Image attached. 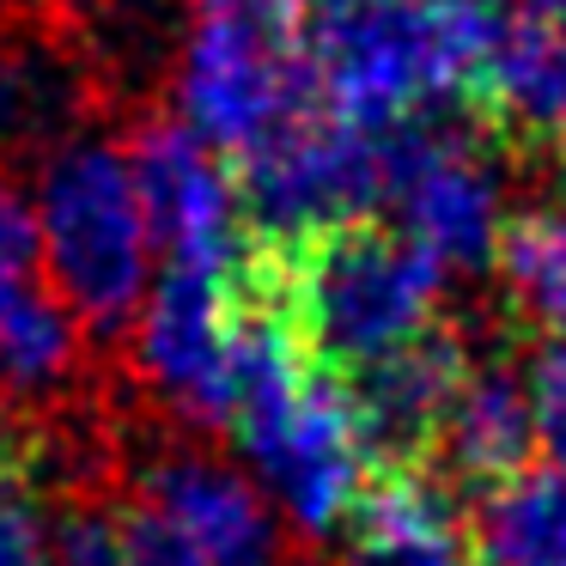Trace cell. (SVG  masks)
Segmentation results:
<instances>
[{"label":"cell","mask_w":566,"mask_h":566,"mask_svg":"<svg viewBox=\"0 0 566 566\" xmlns=\"http://www.w3.org/2000/svg\"><path fill=\"white\" fill-rule=\"evenodd\" d=\"M524 390L536 415V451L566 463V329H542V342L524 354Z\"/></svg>","instance_id":"cell-17"},{"label":"cell","mask_w":566,"mask_h":566,"mask_svg":"<svg viewBox=\"0 0 566 566\" xmlns=\"http://www.w3.org/2000/svg\"><path fill=\"white\" fill-rule=\"evenodd\" d=\"M317 104L311 19L298 0H189L177 43V116L238 159Z\"/></svg>","instance_id":"cell-4"},{"label":"cell","mask_w":566,"mask_h":566,"mask_svg":"<svg viewBox=\"0 0 566 566\" xmlns=\"http://www.w3.org/2000/svg\"><path fill=\"white\" fill-rule=\"evenodd\" d=\"M128 171L165 262H220V269L250 262L238 165L184 116H147L128 135Z\"/></svg>","instance_id":"cell-8"},{"label":"cell","mask_w":566,"mask_h":566,"mask_svg":"<svg viewBox=\"0 0 566 566\" xmlns=\"http://www.w3.org/2000/svg\"><path fill=\"white\" fill-rule=\"evenodd\" d=\"M238 196L256 250H298L384 208V135L305 104L238 153Z\"/></svg>","instance_id":"cell-5"},{"label":"cell","mask_w":566,"mask_h":566,"mask_svg":"<svg viewBox=\"0 0 566 566\" xmlns=\"http://www.w3.org/2000/svg\"><path fill=\"white\" fill-rule=\"evenodd\" d=\"M116 517H123V566H208L201 548L184 536V524L171 512H159L153 500H140V493Z\"/></svg>","instance_id":"cell-20"},{"label":"cell","mask_w":566,"mask_h":566,"mask_svg":"<svg viewBox=\"0 0 566 566\" xmlns=\"http://www.w3.org/2000/svg\"><path fill=\"white\" fill-rule=\"evenodd\" d=\"M384 208L396 213V232H408L451 274L493 269L517 213L500 147L432 116L384 135Z\"/></svg>","instance_id":"cell-6"},{"label":"cell","mask_w":566,"mask_h":566,"mask_svg":"<svg viewBox=\"0 0 566 566\" xmlns=\"http://www.w3.org/2000/svg\"><path fill=\"white\" fill-rule=\"evenodd\" d=\"M359 566H481L475 548L457 536H432V542H415V548H396V554H371Z\"/></svg>","instance_id":"cell-22"},{"label":"cell","mask_w":566,"mask_h":566,"mask_svg":"<svg viewBox=\"0 0 566 566\" xmlns=\"http://www.w3.org/2000/svg\"><path fill=\"white\" fill-rule=\"evenodd\" d=\"M86 111L74 62L43 38H19L0 25V153H50L74 135Z\"/></svg>","instance_id":"cell-15"},{"label":"cell","mask_w":566,"mask_h":566,"mask_svg":"<svg viewBox=\"0 0 566 566\" xmlns=\"http://www.w3.org/2000/svg\"><path fill=\"white\" fill-rule=\"evenodd\" d=\"M505 19L500 0H329L311 13L317 104L396 135L475 92Z\"/></svg>","instance_id":"cell-1"},{"label":"cell","mask_w":566,"mask_h":566,"mask_svg":"<svg viewBox=\"0 0 566 566\" xmlns=\"http://www.w3.org/2000/svg\"><path fill=\"white\" fill-rule=\"evenodd\" d=\"M38 238L43 274L74 305L92 335H116L135 323L153 286V226L140 208L128 147L98 135H67L38 159Z\"/></svg>","instance_id":"cell-3"},{"label":"cell","mask_w":566,"mask_h":566,"mask_svg":"<svg viewBox=\"0 0 566 566\" xmlns=\"http://www.w3.org/2000/svg\"><path fill=\"white\" fill-rule=\"evenodd\" d=\"M536 457V415H530L524 366L505 359H469L463 384L451 396V415L439 427L432 463L444 469L451 488H493L517 475Z\"/></svg>","instance_id":"cell-11"},{"label":"cell","mask_w":566,"mask_h":566,"mask_svg":"<svg viewBox=\"0 0 566 566\" xmlns=\"http://www.w3.org/2000/svg\"><path fill=\"white\" fill-rule=\"evenodd\" d=\"M140 500L171 512L208 566H286L293 530L244 463L171 444L140 463Z\"/></svg>","instance_id":"cell-9"},{"label":"cell","mask_w":566,"mask_h":566,"mask_svg":"<svg viewBox=\"0 0 566 566\" xmlns=\"http://www.w3.org/2000/svg\"><path fill=\"white\" fill-rule=\"evenodd\" d=\"M50 566H123V517L104 505H62L50 517Z\"/></svg>","instance_id":"cell-19"},{"label":"cell","mask_w":566,"mask_h":566,"mask_svg":"<svg viewBox=\"0 0 566 566\" xmlns=\"http://www.w3.org/2000/svg\"><path fill=\"white\" fill-rule=\"evenodd\" d=\"M238 317H244V269L165 262L128 323V359L140 384L201 432H226L232 420Z\"/></svg>","instance_id":"cell-7"},{"label":"cell","mask_w":566,"mask_h":566,"mask_svg":"<svg viewBox=\"0 0 566 566\" xmlns=\"http://www.w3.org/2000/svg\"><path fill=\"white\" fill-rule=\"evenodd\" d=\"M493 269L517 317L536 329H566V196L517 208Z\"/></svg>","instance_id":"cell-16"},{"label":"cell","mask_w":566,"mask_h":566,"mask_svg":"<svg viewBox=\"0 0 566 566\" xmlns=\"http://www.w3.org/2000/svg\"><path fill=\"white\" fill-rule=\"evenodd\" d=\"M469 359H475L469 342L439 323V329H427L420 342L396 347L390 359L342 378L378 469L432 463V444H439V427H444V415H451V396H457V384H463Z\"/></svg>","instance_id":"cell-10"},{"label":"cell","mask_w":566,"mask_h":566,"mask_svg":"<svg viewBox=\"0 0 566 566\" xmlns=\"http://www.w3.org/2000/svg\"><path fill=\"white\" fill-rule=\"evenodd\" d=\"M469 548L481 566H566V463H524L469 505Z\"/></svg>","instance_id":"cell-13"},{"label":"cell","mask_w":566,"mask_h":566,"mask_svg":"<svg viewBox=\"0 0 566 566\" xmlns=\"http://www.w3.org/2000/svg\"><path fill=\"white\" fill-rule=\"evenodd\" d=\"M554 147H560V171H566V135H560V140H554Z\"/></svg>","instance_id":"cell-24"},{"label":"cell","mask_w":566,"mask_h":566,"mask_svg":"<svg viewBox=\"0 0 566 566\" xmlns=\"http://www.w3.org/2000/svg\"><path fill=\"white\" fill-rule=\"evenodd\" d=\"M475 104L512 140L566 135V13H512L481 62Z\"/></svg>","instance_id":"cell-12"},{"label":"cell","mask_w":566,"mask_h":566,"mask_svg":"<svg viewBox=\"0 0 566 566\" xmlns=\"http://www.w3.org/2000/svg\"><path fill=\"white\" fill-rule=\"evenodd\" d=\"M43 274V238H38V201L0 171V286Z\"/></svg>","instance_id":"cell-21"},{"label":"cell","mask_w":566,"mask_h":566,"mask_svg":"<svg viewBox=\"0 0 566 566\" xmlns=\"http://www.w3.org/2000/svg\"><path fill=\"white\" fill-rule=\"evenodd\" d=\"M250 262L293 317L305 354L335 378L378 366L396 347L439 329L444 286H451V269L439 256H427L408 232L371 220L311 238L281 256L250 250Z\"/></svg>","instance_id":"cell-2"},{"label":"cell","mask_w":566,"mask_h":566,"mask_svg":"<svg viewBox=\"0 0 566 566\" xmlns=\"http://www.w3.org/2000/svg\"><path fill=\"white\" fill-rule=\"evenodd\" d=\"M86 359V323L38 274L0 286V390L19 402L55 396Z\"/></svg>","instance_id":"cell-14"},{"label":"cell","mask_w":566,"mask_h":566,"mask_svg":"<svg viewBox=\"0 0 566 566\" xmlns=\"http://www.w3.org/2000/svg\"><path fill=\"white\" fill-rule=\"evenodd\" d=\"M0 566H50V505L13 457H0Z\"/></svg>","instance_id":"cell-18"},{"label":"cell","mask_w":566,"mask_h":566,"mask_svg":"<svg viewBox=\"0 0 566 566\" xmlns=\"http://www.w3.org/2000/svg\"><path fill=\"white\" fill-rule=\"evenodd\" d=\"M517 13H566V0H512Z\"/></svg>","instance_id":"cell-23"}]
</instances>
